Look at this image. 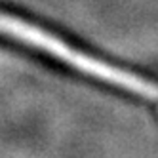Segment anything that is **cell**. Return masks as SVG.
Here are the masks:
<instances>
[{
    "label": "cell",
    "mask_w": 158,
    "mask_h": 158,
    "mask_svg": "<svg viewBox=\"0 0 158 158\" xmlns=\"http://www.w3.org/2000/svg\"><path fill=\"white\" fill-rule=\"evenodd\" d=\"M0 38L17 42L21 46H27L38 53H44L46 57L59 61L76 73L92 76L94 80L130 92L141 99L158 103V84L151 82L149 78L137 73L120 69V67L105 59H99L88 52H82L80 48H76L67 40H63L61 36H57L55 32L31 23L23 17L0 12Z\"/></svg>",
    "instance_id": "1"
}]
</instances>
